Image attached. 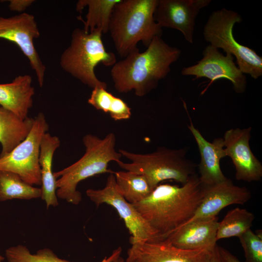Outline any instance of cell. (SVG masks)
Returning <instances> with one entry per match:
<instances>
[{"instance_id": "obj_31", "label": "cell", "mask_w": 262, "mask_h": 262, "mask_svg": "<svg viewBox=\"0 0 262 262\" xmlns=\"http://www.w3.org/2000/svg\"><path fill=\"white\" fill-rule=\"evenodd\" d=\"M109 262H125L124 259H123L120 255L118 256Z\"/></svg>"}, {"instance_id": "obj_16", "label": "cell", "mask_w": 262, "mask_h": 262, "mask_svg": "<svg viewBox=\"0 0 262 262\" xmlns=\"http://www.w3.org/2000/svg\"><path fill=\"white\" fill-rule=\"evenodd\" d=\"M218 222L217 216L195 220L181 225L163 238H166L180 248L213 251L217 245Z\"/></svg>"}, {"instance_id": "obj_29", "label": "cell", "mask_w": 262, "mask_h": 262, "mask_svg": "<svg viewBox=\"0 0 262 262\" xmlns=\"http://www.w3.org/2000/svg\"><path fill=\"white\" fill-rule=\"evenodd\" d=\"M217 250L222 262H242L224 248L217 246Z\"/></svg>"}, {"instance_id": "obj_9", "label": "cell", "mask_w": 262, "mask_h": 262, "mask_svg": "<svg viewBox=\"0 0 262 262\" xmlns=\"http://www.w3.org/2000/svg\"><path fill=\"white\" fill-rule=\"evenodd\" d=\"M86 194L97 207L105 203L114 208L128 229L131 245L151 241L161 237L144 219L134 205L118 191L114 172L110 173L102 189H88Z\"/></svg>"}, {"instance_id": "obj_26", "label": "cell", "mask_w": 262, "mask_h": 262, "mask_svg": "<svg viewBox=\"0 0 262 262\" xmlns=\"http://www.w3.org/2000/svg\"><path fill=\"white\" fill-rule=\"evenodd\" d=\"M254 219V214L246 209L236 207L229 211L218 222L217 241L233 237L239 238L251 229Z\"/></svg>"}, {"instance_id": "obj_15", "label": "cell", "mask_w": 262, "mask_h": 262, "mask_svg": "<svg viewBox=\"0 0 262 262\" xmlns=\"http://www.w3.org/2000/svg\"><path fill=\"white\" fill-rule=\"evenodd\" d=\"M202 188L203 196L200 205L193 216L183 225L217 216L224 208L234 204H244L251 197L248 188L235 185L229 178L218 184L202 185Z\"/></svg>"}, {"instance_id": "obj_28", "label": "cell", "mask_w": 262, "mask_h": 262, "mask_svg": "<svg viewBox=\"0 0 262 262\" xmlns=\"http://www.w3.org/2000/svg\"><path fill=\"white\" fill-rule=\"evenodd\" d=\"M8 7L11 11L21 12L30 6L34 0H10Z\"/></svg>"}, {"instance_id": "obj_6", "label": "cell", "mask_w": 262, "mask_h": 262, "mask_svg": "<svg viewBox=\"0 0 262 262\" xmlns=\"http://www.w3.org/2000/svg\"><path fill=\"white\" fill-rule=\"evenodd\" d=\"M102 33L98 29L89 33L83 29H75L70 45L60 59V65L64 71L93 89L107 87L106 82L97 77L95 67L100 63L106 66H113L116 62L115 54L106 50Z\"/></svg>"}, {"instance_id": "obj_32", "label": "cell", "mask_w": 262, "mask_h": 262, "mask_svg": "<svg viewBox=\"0 0 262 262\" xmlns=\"http://www.w3.org/2000/svg\"><path fill=\"white\" fill-rule=\"evenodd\" d=\"M4 257L0 254V262H3Z\"/></svg>"}, {"instance_id": "obj_25", "label": "cell", "mask_w": 262, "mask_h": 262, "mask_svg": "<svg viewBox=\"0 0 262 262\" xmlns=\"http://www.w3.org/2000/svg\"><path fill=\"white\" fill-rule=\"evenodd\" d=\"M122 248L118 247L115 249L109 257H105L98 262H109L121 255ZM7 262H71L59 258L49 248L39 249L32 254L27 247L22 245L11 246L5 250Z\"/></svg>"}, {"instance_id": "obj_30", "label": "cell", "mask_w": 262, "mask_h": 262, "mask_svg": "<svg viewBox=\"0 0 262 262\" xmlns=\"http://www.w3.org/2000/svg\"><path fill=\"white\" fill-rule=\"evenodd\" d=\"M210 262H222L217 250V245L213 251V256Z\"/></svg>"}, {"instance_id": "obj_22", "label": "cell", "mask_w": 262, "mask_h": 262, "mask_svg": "<svg viewBox=\"0 0 262 262\" xmlns=\"http://www.w3.org/2000/svg\"><path fill=\"white\" fill-rule=\"evenodd\" d=\"M114 174L118 191L131 204L143 200L153 190L142 175L129 171L114 172Z\"/></svg>"}, {"instance_id": "obj_17", "label": "cell", "mask_w": 262, "mask_h": 262, "mask_svg": "<svg viewBox=\"0 0 262 262\" xmlns=\"http://www.w3.org/2000/svg\"><path fill=\"white\" fill-rule=\"evenodd\" d=\"M188 128L197 145L200 156L198 165L199 180L202 185L218 184L225 181L227 178L222 172L220 160L227 157L223 138L218 137L212 142L208 141L193 124L191 119Z\"/></svg>"}, {"instance_id": "obj_23", "label": "cell", "mask_w": 262, "mask_h": 262, "mask_svg": "<svg viewBox=\"0 0 262 262\" xmlns=\"http://www.w3.org/2000/svg\"><path fill=\"white\" fill-rule=\"evenodd\" d=\"M41 188L25 182L16 174L0 170V201L13 199L29 200L41 197Z\"/></svg>"}, {"instance_id": "obj_27", "label": "cell", "mask_w": 262, "mask_h": 262, "mask_svg": "<svg viewBox=\"0 0 262 262\" xmlns=\"http://www.w3.org/2000/svg\"><path fill=\"white\" fill-rule=\"evenodd\" d=\"M246 262H262V232L248 229L239 238Z\"/></svg>"}, {"instance_id": "obj_3", "label": "cell", "mask_w": 262, "mask_h": 262, "mask_svg": "<svg viewBox=\"0 0 262 262\" xmlns=\"http://www.w3.org/2000/svg\"><path fill=\"white\" fill-rule=\"evenodd\" d=\"M158 0H120L114 6L109 31L121 57L138 49L141 41L147 47L156 36L161 37L162 28L155 21Z\"/></svg>"}, {"instance_id": "obj_1", "label": "cell", "mask_w": 262, "mask_h": 262, "mask_svg": "<svg viewBox=\"0 0 262 262\" xmlns=\"http://www.w3.org/2000/svg\"><path fill=\"white\" fill-rule=\"evenodd\" d=\"M147 48L142 52L137 49L112 66L111 75L118 92L133 90L138 97L147 95L167 76L171 65L181 54L179 48L169 46L160 36L155 37Z\"/></svg>"}, {"instance_id": "obj_7", "label": "cell", "mask_w": 262, "mask_h": 262, "mask_svg": "<svg viewBox=\"0 0 262 262\" xmlns=\"http://www.w3.org/2000/svg\"><path fill=\"white\" fill-rule=\"evenodd\" d=\"M242 18L237 12L223 8L213 12L205 24L203 37L210 45L235 57L238 67L243 74L254 79L262 76V58L252 49L239 43L233 29Z\"/></svg>"}, {"instance_id": "obj_5", "label": "cell", "mask_w": 262, "mask_h": 262, "mask_svg": "<svg viewBox=\"0 0 262 262\" xmlns=\"http://www.w3.org/2000/svg\"><path fill=\"white\" fill-rule=\"evenodd\" d=\"M118 152L131 161L116 162L122 169L144 176L153 189L163 181L173 180L183 185L196 174V165L186 157L187 149L159 147L148 153H136L123 149Z\"/></svg>"}, {"instance_id": "obj_13", "label": "cell", "mask_w": 262, "mask_h": 262, "mask_svg": "<svg viewBox=\"0 0 262 262\" xmlns=\"http://www.w3.org/2000/svg\"><path fill=\"white\" fill-rule=\"evenodd\" d=\"M211 0H158L154 18L162 28L176 29L193 44L196 19Z\"/></svg>"}, {"instance_id": "obj_21", "label": "cell", "mask_w": 262, "mask_h": 262, "mask_svg": "<svg viewBox=\"0 0 262 262\" xmlns=\"http://www.w3.org/2000/svg\"><path fill=\"white\" fill-rule=\"evenodd\" d=\"M120 0H80L76 4V11L82 13L84 8L88 7L86 20L81 16L78 18L84 24L83 30L86 33L91 32L96 29L100 30L102 33L109 31L111 15L115 5Z\"/></svg>"}, {"instance_id": "obj_4", "label": "cell", "mask_w": 262, "mask_h": 262, "mask_svg": "<svg viewBox=\"0 0 262 262\" xmlns=\"http://www.w3.org/2000/svg\"><path fill=\"white\" fill-rule=\"evenodd\" d=\"M82 142L85 147L84 154L72 164L53 173L57 197L74 205H78L82 201V194L77 189L80 182L97 175L113 173L108 168L109 164L120 160L122 157L115 150L114 133L107 134L103 138L87 134Z\"/></svg>"}, {"instance_id": "obj_10", "label": "cell", "mask_w": 262, "mask_h": 262, "mask_svg": "<svg viewBox=\"0 0 262 262\" xmlns=\"http://www.w3.org/2000/svg\"><path fill=\"white\" fill-rule=\"evenodd\" d=\"M40 36L34 16L23 13L10 17H0V38L15 43L28 59L40 87L44 84L46 66L34 47L33 40Z\"/></svg>"}, {"instance_id": "obj_12", "label": "cell", "mask_w": 262, "mask_h": 262, "mask_svg": "<svg viewBox=\"0 0 262 262\" xmlns=\"http://www.w3.org/2000/svg\"><path fill=\"white\" fill-rule=\"evenodd\" d=\"M213 250L183 249L159 238L131 245L126 262H210Z\"/></svg>"}, {"instance_id": "obj_11", "label": "cell", "mask_w": 262, "mask_h": 262, "mask_svg": "<svg viewBox=\"0 0 262 262\" xmlns=\"http://www.w3.org/2000/svg\"><path fill=\"white\" fill-rule=\"evenodd\" d=\"M202 55V58L196 64L183 68L181 74L195 76L194 80L206 78L211 80L210 84L225 79L231 82L235 92L241 94L245 92L246 77L236 65L231 54L224 55L219 49L209 45L205 48Z\"/></svg>"}, {"instance_id": "obj_18", "label": "cell", "mask_w": 262, "mask_h": 262, "mask_svg": "<svg viewBox=\"0 0 262 262\" xmlns=\"http://www.w3.org/2000/svg\"><path fill=\"white\" fill-rule=\"evenodd\" d=\"M29 75L16 77L11 82L0 84V106L24 119L33 104L35 93Z\"/></svg>"}, {"instance_id": "obj_8", "label": "cell", "mask_w": 262, "mask_h": 262, "mask_svg": "<svg viewBox=\"0 0 262 262\" xmlns=\"http://www.w3.org/2000/svg\"><path fill=\"white\" fill-rule=\"evenodd\" d=\"M34 119L33 127L26 138L10 152L0 158V170L16 173L33 186L41 185L40 146L43 134L49 129L43 113H39Z\"/></svg>"}, {"instance_id": "obj_14", "label": "cell", "mask_w": 262, "mask_h": 262, "mask_svg": "<svg viewBox=\"0 0 262 262\" xmlns=\"http://www.w3.org/2000/svg\"><path fill=\"white\" fill-rule=\"evenodd\" d=\"M251 127L227 130L223 137L227 157L235 168V178L247 182L257 181L262 177V164L254 155L249 145Z\"/></svg>"}, {"instance_id": "obj_2", "label": "cell", "mask_w": 262, "mask_h": 262, "mask_svg": "<svg viewBox=\"0 0 262 262\" xmlns=\"http://www.w3.org/2000/svg\"><path fill=\"white\" fill-rule=\"evenodd\" d=\"M202 196V185L196 174L181 186L160 184L146 198L132 204L164 238L193 216Z\"/></svg>"}, {"instance_id": "obj_20", "label": "cell", "mask_w": 262, "mask_h": 262, "mask_svg": "<svg viewBox=\"0 0 262 262\" xmlns=\"http://www.w3.org/2000/svg\"><path fill=\"white\" fill-rule=\"evenodd\" d=\"M34 119H23L12 111L0 106V158L10 152L30 133Z\"/></svg>"}, {"instance_id": "obj_24", "label": "cell", "mask_w": 262, "mask_h": 262, "mask_svg": "<svg viewBox=\"0 0 262 262\" xmlns=\"http://www.w3.org/2000/svg\"><path fill=\"white\" fill-rule=\"evenodd\" d=\"M87 102L97 110L109 113L115 121L127 120L131 115V108L124 100L103 87L93 89Z\"/></svg>"}, {"instance_id": "obj_19", "label": "cell", "mask_w": 262, "mask_h": 262, "mask_svg": "<svg viewBox=\"0 0 262 262\" xmlns=\"http://www.w3.org/2000/svg\"><path fill=\"white\" fill-rule=\"evenodd\" d=\"M60 144L57 136H52L48 132L43 134L40 143L39 163L41 176V198L45 202L47 209L59 204L56 195V180L52 172V160Z\"/></svg>"}]
</instances>
